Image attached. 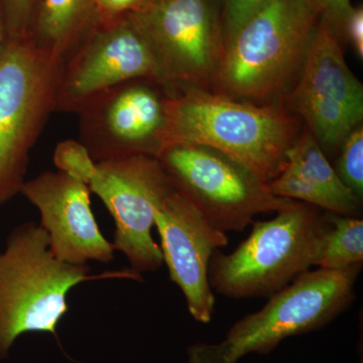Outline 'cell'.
<instances>
[{
  "label": "cell",
  "instance_id": "obj_1",
  "mask_svg": "<svg viewBox=\"0 0 363 363\" xmlns=\"http://www.w3.org/2000/svg\"><path fill=\"white\" fill-rule=\"evenodd\" d=\"M161 150L174 145L210 147L269 184L281 173L300 131L283 104H255L195 86L166 87ZM160 150V152H161Z\"/></svg>",
  "mask_w": 363,
  "mask_h": 363
},
{
  "label": "cell",
  "instance_id": "obj_2",
  "mask_svg": "<svg viewBox=\"0 0 363 363\" xmlns=\"http://www.w3.org/2000/svg\"><path fill=\"white\" fill-rule=\"evenodd\" d=\"M321 16L315 0H269L227 42L212 91L276 104L295 84Z\"/></svg>",
  "mask_w": 363,
  "mask_h": 363
},
{
  "label": "cell",
  "instance_id": "obj_3",
  "mask_svg": "<svg viewBox=\"0 0 363 363\" xmlns=\"http://www.w3.org/2000/svg\"><path fill=\"white\" fill-rule=\"evenodd\" d=\"M108 278L140 281V274L123 271L92 276L88 264L76 266L56 259L40 224L30 221L16 226L0 252V359L7 357L23 334H56L68 312L67 297L74 286Z\"/></svg>",
  "mask_w": 363,
  "mask_h": 363
},
{
  "label": "cell",
  "instance_id": "obj_4",
  "mask_svg": "<svg viewBox=\"0 0 363 363\" xmlns=\"http://www.w3.org/2000/svg\"><path fill=\"white\" fill-rule=\"evenodd\" d=\"M252 224L233 252H214L209 264L213 292L234 300L279 292L316 266L332 226L328 212L294 200L271 220Z\"/></svg>",
  "mask_w": 363,
  "mask_h": 363
},
{
  "label": "cell",
  "instance_id": "obj_5",
  "mask_svg": "<svg viewBox=\"0 0 363 363\" xmlns=\"http://www.w3.org/2000/svg\"><path fill=\"white\" fill-rule=\"evenodd\" d=\"M362 269L357 264L306 272L269 296L259 311L235 322L219 342L191 345L188 363H238L253 353L272 352L286 338L323 328L354 301Z\"/></svg>",
  "mask_w": 363,
  "mask_h": 363
},
{
  "label": "cell",
  "instance_id": "obj_6",
  "mask_svg": "<svg viewBox=\"0 0 363 363\" xmlns=\"http://www.w3.org/2000/svg\"><path fill=\"white\" fill-rule=\"evenodd\" d=\"M62 64L30 38L0 50V206L21 193L30 152L52 111Z\"/></svg>",
  "mask_w": 363,
  "mask_h": 363
},
{
  "label": "cell",
  "instance_id": "obj_7",
  "mask_svg": "<svg viewBox=\"0 0 363 363\" xmlns=\"http://www.w3.org/2000/svg\"><path fill=\"white\" fill-rule=\"evenodd\" d=\"M157 157L176 187L225 233L245 230L257 215L277 213L293 201L277 197L247 167L210 147L169 145Z\"/></svg>",
  "mask_w": 363,
  "mask_h": 363
},
{
  "label": "cell",
  "instance_id": "obj_8",
  "mask_svg": "<svg viewBox=\"0 0 363 363\" xmlns=\"http://www.w3.org/2000/svg\"><path fill=\"white\" fill-rule=\"evenodd\" d=\"M130 16L154 52L162 85L212 90L225 52L218 0H147Z\"/></svg>",
  "mask_w": 363,
  "mask_h": 363
},
{
  "label": "cell",
  "instance_id": "obj_9",
  "mask_svg": "<svg viewBox=\"0 0 363 363\" xmlns=\"http://www.w3.org/2000/svg\"><path fill=\"white\" fill-rule=\"evenodd\" d=\"M84 183L111 212L112 247L140 274L161 269V248L152 238L155 215L175 184L157 157L130 155L95 162Z\"/></svg>",
  "mask_w": 363,
  "mask_h": 363
},
{
  "label": "cell",
  "instance_id": "obj_10",
  "mask_svg": "<svg viewBox=\"0 0 363 363\" xmlns=\"http://www.w3.org/2000/svg\"><path fill=\"white\" fill-rule=\"evenodd\" d=\"M286 108L305 123L325 155L338 152L351 131L362 123L363 87L350 70L340 40L320 18Z\"/></svg>",
  "mask_w": 363,
  "mask_h": 363
},
{
  "label": "cell",
  "instance_id": "obj_11",
  "mask_svg": "<svg viewBox=\"0 0 363 363\" xmlns=\"http://www.w3.org/2000/svg\"><path fill=\"white\" fill-rule=\"evenodd\" d=\"M136 79L161 84L154 52L133 16L96 21L62 64L56 111L78 112L105 91Z\"/></svg>",
  "mask_w": 363,
  "mask_h": 363
},
{
  "label": "cell",
  "instance_id": "obj_12",
  "mask_svg": "<svg viewBox=\"0 0 363 363\" xmlns=\"http://www.w3.org/2000/svg\"><path fill=\"white\" fill-rule=\"evenodd\" d=\"M166 97V87L152 79H136L105 91L77 112L80 143L96 162L130 155L157 157Z\"/></svg>",
  "mask_w": 363,
  "mask_h": 363
},
{
  "label": "cell",
  "instance_id": "obj_13",
  "mask_svg": "<svg viewBox=\"0 0 363 363\" xmlns=\"http://www.w3.org/2000/svg\"><path fill=\"white\" fill-rule=\"evenodd\" d=\"M155 226L169 278L183 293L189 313L196 321L209 323L215 308L210 260L228 245L226 233L212 226L176 186L157 209Z\"/></svg>",
  "mask_w": 363,
  "mask_h": 363
},
{
  "label": "cell",
  "instance_id": "obj_14",
  "mask_svg": "<svg viewBox=\"0 0 363 363\" xmlns=\"http://www.w3.org/2000/svg\"><path fill=\"white\" fill-rule=\"evenodd\" d=\"M21 194L39 210L40 225L56 259L76 266L113 259L116 250L100 231L91 208V191L82 181L59 169L45 172L26 181Z\"/></svg>",
  "mask_w": 363,
  "mask_h": 363
},
{
  "label": "cell",
  "instance_id": "obj_15",
  "mask_svg": "<svg viewBox=\"0 0 363 363\" xmlns=\"http://www.w3.org/2000/svg\"><path fill=\"white\" fill-rule=\"evenodd\" d=\"M277 197L312 205L328 213L359 217L362 201L344 185L335 168L307 128L300 131L286 155L278 177L269 183Z\"/></svg>",
  "mask_w": 363,
  "mask_h": 363
},
{
  "label": "cell",
  "instance_id": "obj_16",
  "mask_svg": "<svg viewBox=\"0 0 363 363\" xmlns=\"http://www.w3.org/2000/svg\"><path fill=\"white\" fill-rule=\"evenodd\" d=\"M95 23V0H40L28 38L63 64Z\"/></svg>",
  "mask_w": 363,
  "mask_h": 363
},
{
  "label": "cell",
  "instance_id": "obj_17",
  "mask_svg": "<svg viewBox=\"0 0 363 363\" xmlns=\"http://www.w3.org/2000/svg\"><path fill=\"white\" fill-rule=\"evenodd\" d=\"M332 226L316 267L341 269L363 262V220L329 213Z\"/></svg>",
  "mask_w": 363,
  "mask_h": 363
},
{
  "label": "cell",
  "instance_id": "obj_18",
  "mask_svg": "<svg viewBox=\"0 0 363 363\" xmlns=\"http://www.w3.org/2000/svg\"><path fill=\"white\" fill-rule=\"evenodd\" d=\"M336 173L358 199L363 196V128H354L344 140L338 150Z\"/></svg>",
  "mask_w": 363,
  "mask_h": 363
},
{
  "label": "cell",
  "instance_id": "obj_19",
  "mask_svg": "<svg viewBox=\"0 0 363 363\" xmlns=\"http://www.w3.org/2000/svg\"><path fill=\"white\" fill-rule=\"evenodd\" d=\"M7 39L30 37L40 0H0Z\"/></svg>",
  "mask_w": 363,
  "mask_h": 363
},
{
  "label": "cell",
  "instance_id": "obj_20",
  "mask_svg": "<svg viewBox=\"0 0 363 363\" xmlns=\"http://www.w3.org/2000/svg\"><path fill=\"white\" fill-rule=\"evenodd\" d=\"M54 160L59 171L64 172L83 183L86 175L95 164L84 145L76 140H66L59 143L55 150Z\"/></svg>",
  "mask_w": 363,
  "mask_h": 363
},
{
  "label": "cell",
  "instance_id": "obj_21",
  "mask_svg": "<svg viewBox=\"0 0 363 363\" xmlns=\"http://www.w3.org/2000/svg\"><path fill=\"white\" fill-rule=\"evenodd\" d=\"M267 1L269 0H223L222 21L225 45L243 23Z\"/></svg>",
  "mask_w": 363,
  "mask_h": 363
},
{
  "label": "cell",
  "instance_id": "obj_22",
  "mask_svg": "<svg viewBox=\"0 0 363 363\" xmlns=\"http://www.w3.org/2000/svg\"><path fill=\"white\" fill-rule=\"evenodd\" d=\"M147 0H95L96 21H107L135 13L147 4Z\"/></svg>",
  "mask_w": 363,
  "mask_h": 363
},
{
  "label": "cell",
  "instance_id": "obj_23",
  "mask_svg": "<svg viewBox=\"0 0 363 363\" xmlns=\"http://www.w3.org/2000/svg\"><path fill=\"white\" fill-rule=\"evenodd\" d=\"M348 40L358 56L363 58V9L362 6L351 7L342 26L341 39Z\"/></svg>",
  "mask_w": 363,
  "mask_h": 363
},
{
  "label": "cell",
  "instance_id": "obj_24",
  "mask_svg": "<svg viewBox=\"0 0 363 363\" xmlns=\"http://www.w3.org/2000/svg\"><path fill=\"white\" fill-rule=\"evenodd\" d=\"M315 1L321 11V16L330 23L334 33L340 40L344 21L352 7L351 0H315Z\"/></svg>",
  "mask_w": 363,
  "mask_h": 363
},
{
  "label": "cell",
  "instance_id": "obj_25",
  "mask_svg": "<svg viewBox=\"0 0 363 363\" xmlns=\"http://www.w3.org/2000/svg\"><path fill=\"white\" fill-rule=\"evenodd\" d=\"M6 39V26H4V13H2L1 2H0V50Z\"/></svg>",
  "mask_w": 363,
  "mask_h": 363
}]
</instances>
